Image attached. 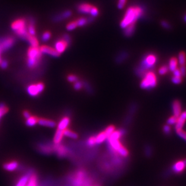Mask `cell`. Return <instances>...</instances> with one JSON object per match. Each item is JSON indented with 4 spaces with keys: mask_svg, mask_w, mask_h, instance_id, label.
<instances>
[{
    "mask_svg": "<svg viewBox=\"0 0 186 186\" xmlns=\"http://www.w3.org/2000/svg\"><path fill=\"white\" fill-rule=\"evenodd\" d=\"M96 138V143L97 144H102L106 139H107L108 138L107 134H106L105 131L101 132V133H100L97 137H95Z\"/></svg>",
    "mask_w": 186,
    "mask_h": 186,
    "instance_id": "obj_21",
    "label": "cell"
},
{
    "mask_svg": "<svg viewBox=\"0 0 186 186\" xmlns=\"http://www.w3.org/2000/svg\"><path fill=\"white\" fill-rule=\"evenodd\" d=\"M126 2V0H119V2H118V8L120 9H122L124 8L125 3Z\"/></svg>",
    "mask_w": 186,
    "mask_h": 186,
    "instance_id": "obj_44",
    "label": "cell"
},
{
    "mask_svg": "<svg viewBox=\"0 0 186 186\" xmlns=\"http://www.w3.org/2000/svg\"><path fill=\"white\" fill-rule=\"evenodd\" d=\"M0 66L2 69H6L8 66V62L6 60H2L1 63H0Z\"/></svg>",
    "mask_w": 186,
    "mask_h": 186,
    "instance_id": "obj_46",
    "label": "cell"
},
{
    "mask_svg": "<svg viewBox=\"0 0 186 186\" xmlns=\"http://www.w3.org/2000/svg\"><path fill=\"white\" fill-rule=\"evenodd\" d=\"M38 119L39 118L36 116H31L30 118H29L28 119L26 120L25 124L27 126H30V127L33 126L37 124Z\"/></svg>",
    "mask_w": 186,
    "mask_h": 186,
    "instance_id": "obj_20",
    "label": "cell"
},
{
    "mask_svg": "<svg viewBox=\"0 0 186 186\" xmlns=\"http://www.w3.org/2000/svg\"><path fill=\"white\" fill-rule=\"evenodd\" d=\"M71 42V38L68 34L63 36L62 39L58 40L55 43V49L60 54L64 53Z\"/></svg>",
    "mask_w": 186,
    "mask_h": 186,
    "instance_id": "obj_5",
    "label": "cell"
},
{
    "mask_svg": "<svg viewBox=\"0 0 186 186\" xmlns=\"http://www.w3.org/2000/svg\"><path fill=\"white\" fill-rule=\"evenodd\" d=\"M27 31L28 33L31 36H35L36 34V29L34 25V23L30 22L28 25H27Z\"/></svg>",
    "mask_w": 186,
    "mask_h": 186,
    "instance_id": "obj_27",
    "label": "cell"
},
{
    "mask_svg": "<svg viewBox=\"0 0 186 186\" xmlns=\"http://www.w3.org/2000/svg\"><path fill=\"white\" fill-rule=\"evenodd\" d=\"M178 118L176 117L175 116H171L170 118H169V119L167 121V124L169 125H173V124H176V123L177 122Z\"/></svg>",
    "mask_w": 186,
    "mask_h": 186,
    "instance_id": "obj_37",
    "label": "cell"
},
{
    "mask_svg": "<svg viewBox=\"0 0 186 186\" xmlns=\"http://www.w3.org/2000/svg\"><path fill=\"white\" fill-rule=\"evenodd\" d=\"M15 43V39L12 37H7L0 42V50L2 51L8 50L12 48Z\"/></svg>",
    "mask_w": 186,
    "mask_h": 186,
    "instance_id": "obj_7",
    "label": "cell"
},
{
    "mask_svg": "<svg viewBox=\"0 0 186 186\" xmlns=\"http://www.w3.org/2000/svg\"><path fill=\"white\" fill-rule=\"evenodd\" d=\"M135 24H131L125 28L124 33L126 36L129 37L132 35L135 30Z\"/></svg>",
    "mask_w": 186,
    "mask_h": 186,
    "instance_id": "obj_22",
    "label": "cell"
},
{
    "mask_svg": "<svg viewBox=\"0 0 186 186\" xmlns=\"http://www.w3.org/2000/svg\"><path fill=\"white\" fill-rule=\"evenodd\" d=\"M173 75H174V77H182L180 70L178 69H175L173 71Z\"/></svg>",
    "mask_w": 186,
    "mask_h": 186,
    "instance_id": "obj_48",
    "label": "cell"
},
{
    "mask_svg": "<svg viewBox=\"0 0 186 186\" xmlns=\"http://www.w3.org/2000/svg\"><path fill=\"white\" fill-rule=\"evenodd\" d=\"M70 124V119L69 117H64L62 119L57 125V129H60L62 131H64L66 129L68 125Z\"/></svg>",
    "mask_w": 186,
    "mask_h": 186,
    "instance_id": "obj_15",
    "label": "cell"
},
{
    "mask_svg": "<svg viewBox=\"0 0 186 186\" xmlns=\"http://www.w3.org/2000/svg\"><path fill=\"white\" fill-rule=\"evenodd\" d=\"M184 162H185V164H186V159L184 160Z\"/></svg>",
    "mask_w": 186,
    "mask_h": 186,
    "instance_id": "obj_53",
    "label": "cell"
},
{
    "mask_svg": "<svg viewBox=\"0 0 186 186\" xmlns=\"http://www.w3.org/2000/svg\"><path fill=\"white\" fill-rule=\"evenodd\" d=\"M1 61H2V60H0V63H1Z\"/></svg>",
    "mask_w": 186,
    "mask_h": 186,
    "instance_id": "obj_54",
    "label": "cell"
},
{
    "mask_svg": "<svg viewBox=\"0 0 186 186\" xmlns=\"http://www.w3.org/2000/svg\"><path fill=\"white\" fill-rule=\"evenodd\" d=\"M186 166L184 161H179L173 166V170L176 173H180L184 170Z\"/></svg>",
    "mask_w": 186,
    "mask_h": 186,
    "instance_id": "obj_17",
    "label": "cell"
},
{
    "mask_svg": "<svg viewBox=\"0 0 186 186\" xmlns=\"http://www.w3.org/2000/svg\"><path fill=\"white\" fill-rule=\"evenodd\" d=\"M163 130L166 133V134H169L170 132V128L169 125H165L163 128Z\"/></svg>",
    "mask_w": 186,
    "mask_h": 186,
    "instance_id": "obj_50",
    "label": "cell"
},
{
    "mask_svg": "<svg viewBox=\"0 0 186 186\" xmlns=\"http://www.w3.org/2000/svg\"><path fill=\"white\" fill-rule=\"evenodd\" d=\"M167 71H168V67L167 66H163L159 69L158 72L161 75H164L166 74Z\"/></svg>",
    "mask_w": 186,
    "mask_h": 186,
    "instance_id": "obj_40",
    "label": "cell"
},
{
    "mask_svg": "<svg viewBox=\"0 0 186 186\" xmlns=\"http://www.w3.org/2000/svg\"><path fill=\"white\" fill-rule=\"evenodd\" d=\"M144 13V10L139 6H131L129 7L125 15L121 22V27L125 28L131 24H135L136 21L141 17Z\"/></svg>",
    "mask_w": 186,
    "mask_h": 186,
    "instance_id": "obj_1",
    "label": "cell"
},
{
    "mask_svg": "<svg viewBox=\"0 0 186 186\" xmlns=\"http://www.w3.org/2000/svg\"><path fill=\"white\" fill-rule=\"evenodd\" d=\"M179 70H180L182 77H185L186 75V66H185V65L181 66Z\"/></svg>",
    "mask_w": 186,
    "mask_h": 186,
    "instance_id": "obj_45",
    "label": "cell"
},
{
    "mask_svg": "<svg viewBox=\"0 0 186 186\" xmlns=\"http://www.w3.org/2000/svg\"><path fill=\"white\" fill-rule=\"evenodd\" d=\"M117 151L119 153L120 155H121L123 157H127L128 155V152L127 150L125 148H124L122 145L118 149Z\"/></svg>",
    "mask_w": 186,
    "mask_h": 186,
    "instance_id": "obj_32",
    "label": "cell"
},
{
    "mask_svg": "<svg viewBox=\"0 0 186 186\" xmlns=\"http://www.w3.org/2000/svg\"><path fill=\"white\" fill-rule=\"evenodd\" d=\"M42 54L39 47H30L27 51V65L31 68L33 69L37 66L42 59Z\"/></svg>",
    "mask_w": 186,
    "mask_h": 186,
    "instance_id": "obj_2",
    "label": "cell"
},
{
    "mask_svg": "<svg viewBox=\"0 0 186 186\" xmlns=\"http://www.w3.org/2000/svg\"><path fill=\"white\" fill-rule=\"evenodd\" d=\"M178 59H179V62L181 64V66L185 65L186 63V55L184 52L181 51L179 53V56H178Z\"/></svg>",
    "mask_w": 186,
    "mask_h": 186,
    "instance_id": "obj_26",
    "label": "cell"
},
{
    "mask_svg": "<svg viewBox=\"0 0 186 186\" xmlns=\"http://www.w3.org/2000/svg\"><path fill=\"white\" fill-rule=\"evenodd\" d=\"M44 89L45 84L42 82H39L29 85L27 89V90L29 95L31 97H37L41 94Z\"/></svg>",
    "mask_w": 186,
    "mask_h": 186,
    "instance_id": "obj_6",
    "label": "cell"
},
{
    "mask_svg": "<svg viewBox=\"0 0 186 186\" xmlns=\"http://www.w3.org/2000/svg\"><path fill=\"white\" fill-rule=\"evenodd\" d=\"M161 23V25H162L164 28H167V29L170 28V25H169V24L168 22H167L163 21H162Z\"/></svg>",
    "mask_w": 186,
    "mask_h": 186,
    "instance_id": "obj_49",
    "label": "cell"
},
{
    "mask_svg": "<svg viewBox=\"0 0 186 186\" xmlns=\"http://www.w3.org/2000/svg\"><path fill=\"white\" fill-rule=\"evenodd\" d=\"M51 36V33L50 31H45L43 33L42 36V40L43 42H46L48 41Z\"/></svg>",
    "mask_w": 186,
    "mask_h": 186,
    "instance_id": "obj_34",
    "label": "cell"
},
{
    "mask_svg": "<svg viewBox=\"0 0 186 186\" xmlns=\"http://www.w3.org/2000/svg\"><path fill=\"white\" fill-rule=\"evenodd\" d=\"M18 166H19L18 162L16 161H13L5 163L3 165V168L7 171L12 172V171L15 170L18 167Z\"/></svg>",
    "mask_w": 186,
    "mask_h": 186,
    "instance_id": "obj_16",
    "label": "cell"
},
{
    "mask_svg": "<svg viewBox=\"0 0 186 186\" xmlns=\"http://www.w3.org/2000/svg\"><path fill=\"white\" fill-rule=\"evenodd\" d=\"M93 7H94V6L88 3H81L78 6V10L80 13H81L90 14Z\"/></svg>",
    "mask_w": 186,
    "mask_h": 186,
    "instance_id": "obj_11",
    "label": "cell"
},
{
    "mask_svg": "<svg viewBox=\"0 0 186 186\" xmlns=\"http://www.w3.org/2000/svg\"><path fill=\"white\" fill-rule=\"evenodd\" d=\"M67 79L69 81V82H76L78 81V77L77 76L75 75H73V74H70L67 77Z\"/></svg>",
    "mask_w": 186,
    "mask_h": 186,
    "instance_id": "obj_38",
    "label": "cell"
},
{
    "mask_svg": "<svg viewBox=\"0 0 186 186\" xmlns=\"http://www.w3.org/2000/svg\"><path fill=\"white\" fill-rule=\"evenodd\" d=\"M76 22H77L78 27H83V26L85 25L88 22L87 19L84 18H79L78 19L76 20Z\"/></svg>",
    "mask_w": 186,
    "mask_h": 186,
    "instance_id": "obj_33",
    "label": "cell"
},
{
    "mask_svg": "<svg viewBox=\"0 0 186 186\" xmlns=\"http://www.w3.org/2000/svg\"><path fill=\"white\" fill-rule=\"evenodd\" d=\"M37 124L41 126L50 127V128H54L56 126V123L54 121L43 119V118H39Z\"/></svg>",
    "mask_w": 186,
    "mask_h": 186,
    "instance_id": "obj_12",
    "label": "cell"
},
{
    "mask_svg": "<svg viewBox=\"0 0 186 186\" xmlns=\"http://www.w3.org/2000/svg\"><path fill=\"white\" fill-rule=\"evenodd\" d=\"M82 86H83V84L81 83V82H80V81H76L75 83H74V89H75V90H80L81 87H82Z\"/></svg>",
    "mask_w": 186,
    "mask_h": 186,
    "instance_id": "obj_43",
    "label": "cell"
},
{
    "mask_svg": "<svg viewBox=\"0 0 186 186\" xmlns=\"http://www.w3.org/2000/svg\"><path fill=\"white\" fill-rule=\"evenodd\" d=\"M63 135L68 137L69 138H73V139H77L78 138V134L68 129H66L63 131Z\"/></svg>",
    "mask_w": 186,
    "mask_h": 186,
    "instance_id": "obj_25",
    "label": "cell"
},
{
    "mask_svg": "<svg viewBox=\"0 0 186 186\" xmlns=\"http://www.w3.org/2000/svg\"><path fill=\"white\" fill-rule=\"evenodd\" d=\"M12 29L15 33L21 38H26L28 33L27 22L24 18H19L15 20L11 24Z\"/></svg>",
    "mask_w": 186,
    "mask_h": 186,
    "instance_id": "obj_3",
    "label": "cell"
},
{
    "mask_svg": "<svg viewBox=\"0 0 186 186\" xmlns=\"http://www.w3.org/2000/svg\"><path fill=\"white\" fill-rule=\"evenodd\" d=\"M157 61V57L154 54H150L147 56L143 62L142 69L145 71L146 69L151 68L154 65Z\"/></svg>",
    "mask_w": 186,
    "mask_h": 186,
    "instance_id": "obj_9",
    "label": "cell"
},
{
    "mask_svg": "<svg viewBox=\"0 0 186 186\" xmlns=\"http://www.w3.org/2000/svg\"><path fill=\"white\" fill-rule=\"evenodd\" d=\"M176 132L179 137H181V138H182L183 139L186 141V132H185L182 129H179V130L176 131Z\"/></svg>",
    "mask_w": 186,
    "mask_h": 186,
    "instance_id": "obj_41",
    "label": "cell"
},
{
    "mask_svg": "<svg viewBox=\"0 0 186 186\" xmlns=\"http://www.w3.org/2000/svg\"><path fill=\"white\" fill-rule=\"evenodd\" d=\"M25 39L30 44L31 46H33V47H38L39 41L35 36H31L28 34Z\"/></svg>",
    "mask_w": 186,
    "mask_h": 186,
    "instance_id": "obj_18",
    "label": "cell"
},
{
    "mask_svg": "<svg viewBox=\"0 0 186 186\" xmlns=\"http://www.w3.org/2000/svg\"><path fill=\"white\" fill-rule=\"evenodd\" d=\"M87 145L89 147H94V146H95L97 144L95 137H94V136L90 137L87 140Z\"/></svg>",
    "mask_w": 186,
    "mask_h": 186,
    "instance_id": "obj_35",
    "label": "cell"
},
{
    "mask_svg": "<svg viewBox=\"0 0 186 186\" xmlns=\"http://www.w3.org/2000/svg\"><path fill=\"white\" fill-rule=\"evenodd\" d=\"M33 171L30 170L29 171L26 175H24L22 177H21L18 182H17L16 186H26L28 182V181L30 179V176L33 174Z\"/></svg>",
    "mask_w": 186,
    "mask_h": 186,
    "instance_id": "obj_13",
    "label": "cell"
},
{
    "mask_svg": "<svg viewBox=\"0 0 186 186\" xmlns=\"http://www.w3.org/2000/svg\"><path fill=\"white\" fill-rule=\"evenodd\" d=\"M157 84V79L155 74L153 72H147L141 83V87L144 89H150L155 87Z\"/></svg>",
    "mask_w": 186,
    "mask_h": 186,
    "instance_id": "obj_4",
    "label": "cell"
},
{
    "mask_svg": "<svg viewBox=\"0 0 186 186\" xmlns=\"http://www.w3.org/2000/svg\"><path fill=\"white\" fill-rule=\"evenodd\" d=\"M40 150H41L42 153H45V154H49V153H51L53 151V148H51L50 147L48 146H41L40 147Z\"/></svg>",
    "mask_w": 186,
    "mask_h": 186,
    "instance_id": "obj_30",
    "label": "cell"
},
{
    "mask_svg": "<svg viewBox=\"0 0 186 186\" xmlns=\"http://www.w3.org/2000/svg\"><path fill=\"white\" fill-rule=\"evenodd\" d=\"M185 121H186L185 119H184L181 116L178 117V119L177 122L176 123V126H175V129L176 131L179 130V129H182V128L183 127V126L185 122Z\"/></svg>",
    "mask_w": 186,
    "mask_h": 186,
    "instance_id": "obj_24",
    "label": "cell"
},
{
    "mask_svg": "<svg viewBox=\"0 0 186 186\" xmlns=\"http://www.w3.org/2000/svg\"><path fill=\"white\" fill-rule=\"evenodd\" d=\"M53 150L56 151L58 156L60 157H65L68 154V151L66 148L64 146L60 145V144H55Z\"/></svg>",
    "mask_w": 186,
    "mask_h": 186,
    "instance_id": "obj_10",
    "label": "cell"
},
{
    "mask_svg": "<svg viewBox=\"0 0 186 186\" xmlns=\"http://www.w3.org/2000/svg\"><path fill=\"white\" fill-rule=\"evenodd\" d=\"M184 20H185V21L186 22V16H185V18H184Z\"/></svg>",
    "mask_w": 186,
    "mask_h": 186,
    "instance_id": "obj_52",
    "label": "cell"
},
{
    "mask_svg": "<svg viewBox=\"0 0 186 186\" xmlns=\"http://www.w3.org/2000/svg\"><path fill=\"white\" fill-rule=\"evenodd\" d=\"M9 111L8 108L3 103L0 104V119H1L5 114Z\"/></svg>",
    "mask_w": 186,
    "mask_h": 186,
    "instance_id": "obj_29",
    "label": "cell"
},
{
    "mask_svg": "<svg viewBox=\"0 0 186 186\" xmlns=\"http://www.w3.org/2000/svg\"><path fill=\"white\" fill-rule=\"evenodd\" d=\"M71 15H72V13L71 11H69V10L65 11L63 13H62V15L58 16L56 18V21H59V20L62 19H66V18H69L71 16Z\"/></svg>",
    "mask_w": 186,
    "mask_h": 186,
    "instance_id": "obj_28",
    "label": "cell"
},
{
    "mask_svg": "<svg viewBox=\"0 0 186 186\" xmlns=\"http://www.w3.org/2000/svg\"><path fill=\"white\" fill-rule=\"evenodd\" d=\"M178 65V60L175 57H172L169 60V68L170 71L173 72L175 69H176V67Z\"/></svg>",
    "mask_w": 186,
    "mask_h": 186,
    "instance_id": "obj_23",
    "label": "cell"
},
{
    "mask_svg": "<svg viewBox=\"0 0 186 186\" xmlns=\"http://www.w3.org/2000/svg\"><path fill=\"white\" fill-rule=\"evenodd\" d=\"M98 13H99V11L98 10V9L94 6L91 10V12H90V15L93 16V17H96L98 15Z\"/></svg>",
    "mask_w": 186,
    "mask_h": 186,
    "instance_id": "obj_39",
    "label": "cell"
},
{
    "mask_svg": "<svg viewBox=\"0 0 186 186\" xmlns=\"http://www.w3.org/2000/svg\"><path fill=\"white\" fill-rule=\"evenodd\" d=\"M1 50H0V60H1Z\"/></svg>",
    "mask_w": 186,
    "mask_h": 186,
    "instance_id": "obj_51",
    "label": "cell"
},
{
    "mask_svg": "<svg viewBox=\"0 0 186 186\" xmlns=\"http://www.w3.org/2000/svg\"><path fill=\"white\" fill-rule=\"evenodd\" d=\"M104 131H105L106 134H107V137H109L115 131V126L113 125H110V126H108Z\"/></svg>",
    "mask_w": 186,
    "mask_h": 186,
    "instance_id": "obj_36",
    "label": "cell"
},
{
    "mask_svg": "<svg viewBox=\"0 0 186 186\" xmlns=\"http://www.w3.org/2000/svg\"><path fill=\"white\" fill-rule=\"evenodd\" d=\"M23 116H24V117L26 119H28L29 118H30V117L31 116L30 113L29 112L27 111V110H25V111H24V112H23Z\"/></svg>",
    "mask_w": 186,
    "mask_h": 186,
    "instance_id": "obj_47",
    "label": "cell"
},
{
    "mask_svg": "<svg viewBox=\"0 0 186 186\" xmlns=\"http://www.w3.org/2000/svg\"><path fill=\"white\" fill-rule=\"evenodd\" d=\"M77 27H78V25H77L76 21H72V22H69L66 25V29L68 31H72V30L75 29Z\"/></svg>",
    "mask_w": 186,
    "mask_h": 186,
    "instance_id": "obj_31",
    "label": "cell"
},
{
    "mask_svg": "<svg viewBox=\"0 0 186 186\" xmlns=\"http://www.w3.org/2000/svg\"><path fill=\"white\" fill-rule=\"evenodd\" d=\"M172 81L175 84H179L182 81L181 77H174L172 78Z\"/></svg>",
    "mask_w": 186,
    "mask_h": 186,
    "instance_id": "obj_42",
    "label": "cell"
},
{
    "mask_svg": "<svg viewBox=\"0 0 186 186\" xmlns=\"http://www.w3.org/2000/svg\"><path fill=\"white\" fill-rule=\"evenodd\" d=\"M63 131L57 129L54 137V144H59L62 142L63 137Z\"/></svg>",
    "mask_w": 186,
    "mask_h": 186,
    "instance_id": "obj_19",
    "label": "cell"
},
{
    "mask_svg": "<svg viewBox=\"0 0 186 186\" xmlns=\"http://www.w3.org/2000/svg\"><path fill=\"white\" fill-rule=\"evenodd\" d=\"M172 107L174 116L178 118L181 114V106L180 102L178 100L174 101L172 104Z\"/></svg>",
    "mask_w": 186,
    "mask_h": 186,
    "instance_id": "obj_14",
    "label": "cell"
},
{
    "mask_svg": "<svg viewBox=\"0 0 186 186\" xmlns=\"http://www.w3.org/2000/svg\"><path fill=\"white\" fill-rule=\"evenodd\" d=\"M42 53L50 55L54 57H58L60 56V54L56 50L55 48L48 45H42L39 47Z\"/></svg>",
    "mask_w": 186,
    "mask_h": 186,
    "instance_id": "obj_8",
    "label": "cell"
}]
</instances>
